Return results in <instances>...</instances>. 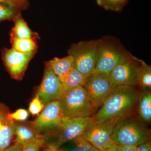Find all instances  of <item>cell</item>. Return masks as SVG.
<instances>
[{
    "label": "cell",
    "instance_id": "cell-8",
    "mask_svg": "<svg viewBox=\"0 0 151 151\" xmlns=\"http://www.w3.org/2000/svg\"><path fill=\"white\" fill-rule=\"evenodd\" d=\"M118 120H113L95 123L81 135L93 147L103 151L113 147L112 139L114 127Z\"/></svg>",
    "mask_w": 151,
    "mask_h": 151
},
{
    "label": "cell",
    "instance_id": "cell-24",
    "mask_svg": "<svg viewBox=\"0 0 151 151\" xmlns=\"http://www.w3.org/2000/svg\"><path fill=\"white\" fill-rule=\"evenodd\" d=\"M45 106L40 99L38 95L37 94L35 97L33 99L30 103L29 105V111L32 115H36L42 111Z\"/></svg>",
    "mask_w": 151,
    "mask_h": 151
},
{
    "label": "cell",
    "instance_id": "cell-14",
    "mask_svg": "<svg viewBox=\"0 0 151 151\" xmlns=\"http://www.w3.org/2000/svg\"><path fill=\"white\" fill-rule=\"evenodd\" d=\"M15 142L22 146L36 145L42 148L44 147V135L37 132L31 126L14 122Z\"/></svg>",
    "mask_w": 151,
    "mask_h": 151
},
{
    "label": "cell",
    "instance_id": "cell-23",
    "mask_svg": "<svg viewBox=\"0 0 151 151\" xmlns=\"http://www.w3.org/2000/svg\"><path fill=\"white\" fill-rule=\"evenodd\" d=\"M18 12V11L4 4H0V22L13 19Z\"/></svg>",
    "mask_w": 151,
    "mask_h": 151
},
{
    "label": "cell",
    "instance_id": "cell-3",
    "mask_svg": "<svg viewBox=\"0 0 151 151\" xmlns=\"http://www.w3.org/2000/svg\"><path fill=\"white\" fill-rule=\"evenodd\" d=\"M151 130L137 114L116 122L112 134L115 145L138 146L150 140Z\"/></svg>",
    "mask_w": 151,
    "mask_h": 151
},
{
    "label": "cell",
    "instance_id": "cell-5",
    "mask_svg": "<svg viewBox=\"0 0 151 151\" xmlns=\"http://www.w3.org/2000/svg\"><path fill=\"white\" fill-rule=\"evenodd\" d=\"M58 100L65 118L92 117L95 113L82 86H76L66 90Z\"/></svg>",
    "mask_w": 151,
    "mask_h": 151
},
{
    "label": "cell",
    "instance_id": "cell-9",
    "mask_svg": "<svg viewBox=\"0 0 151 151\" xmlns=\"http://www.w3.org/2000/svg\"><path fill=\"white\" fill-rule=\"evenodd\" d=\"M141 67V60L134 55L113 68L109 77L113 87L129 85L137 87L138 77Z\"/></svg>",
    "mask_w": 151,
    "mask_h": 151
},
{
    "label": "cell",
    "instance_id": "cell-10",
    "mask_svg": "<svg viewBox=\"0 0 151 151\" xmlns=\"http://www.w3.org/2000/svg\"><path fill=\"white\" fill-rule=\"evenodd\" d=\"M65 118L58 100L52 101L45 106L38 117L31 126L38 133L44 134L56 128Z\"/></svg>",
    "mask_w": 151,
    "mask_h": 151
},
{
    "label": "cell",
    "instance_id": "cell-6",
    "mask_svg": "<svg viewBox=\"0 0 151 151\" xmlns=\"http://www.w3.org/2000/svg\"><path fill=\"white\" fill-rule=\"evenodd\" d=\"M99 40L80 41L72 44L68 55L73 58L74 68L84 75L93 73L96 65Z\"/></svg>",
    "mask_w": 151,
    "mask_h": 151
},
{
    "label": "cell",
    "instance_id": "cell-11",
    "mask_svg": "<svg viewBox=\"0 0 151 151\" xmlns=\"http://www.w3.org/2000/svg\"><path fill=\"white\" fill-rule=\"evenodd\" d=\"M63 92V86L59 78L51 69L45 67L37 93L44 105L45 106L52 101L58 100Z\"/></svg>",
    "mask_w": 151,
    "mask_h": 151
},
{
    "label": "cell",
    "instance_id": "cell-33",
    "mask_svg": "<svg viewBox=\"0 0 151 151\" xmlns=\"http://www.w3.org/2000/svg\"><path fill=\"white\" fill-rule=\"evenodd\" d=\"M88 151H102L100 150L97 148L95 147H93V146H92L90 148V149H89V150Z\"/></svg>",
    "mask_w": 151,
    "mask_h": 151
},
{
    "label": "cell",
    "instance_id": "cell-32",
    "mask_svg": "<svg viewBox=\"0 0 151 151\" xmlns=\"http://www.w3.org/2000/svg\"><path fill=\"white\" fill-rule=\"evenodd\" d=\"M19 1L21 3L24 9H25L28 6V2L27 0H19Z\"/></svg>",
    "mask_w": 151,
    "mask_h": 151
},
{
    "label": "cell",
    "instance_id": "cell-25",
    "mask_svg": "<svg viewBox=\"0 0 151 151\" xmlns=\"http://www.w3.org/2000/svg\"><path fill=\"white\" fill-rule=\"evenodd\" d=\"M29 113L27 110L23 109H19L13 113L10 112L8 115L9 119L14 121H24L27 119Z\"/></svg>",
    "mask_w": 151,
    "mask_h": 151
},
{
    "label": "cell",
    "instance_id": "cell-34",
    "mask_svg": "<svg viewBox=\"0 0 151 151\" xmlns=\"http://www.w3.org/2000/svg\"><path fill=\"white\" fill-rule=\"evenodd\" d=\"M102 151H118L115 148V147H113L111 148L107 149V150H104Z\"/></svg>",
    "mask_w": 151,
    "mask_h": 151
},
{
    "label": "cell",
    "instance_id": "cell-16",
    "mask_svg": "<svg viewBox=\"0 0 151 151\" xmlns=\"http://www.w3.org/2000/svg\"><path fill=\"white\" fill-rule=\"evenodd\" d=\"M137 114L146 124L151 122V91H140L138 102Z\"/></svg>",
    "mask_w": 151,
    "mask_h": 151
},
{
    "label": "cell",
    "instance_id": "cell-19",
    "mask_svg": "<svg viewBox=\"0 0 151 151\" xmlns=\"http://www.w3.org/2000/svg\"><path fill=\"white\" fill-rule=\"evenodd\" d=\"M11 42L13 49L24 53H35L37 45L32 39H21L11 36Z\"/></svg>",
    "mask_w": 151,
    "mask_h": 151
},
{
    "label": "cell",
    "instance_id": "cell-29",
    "mask_svg": "<svg viewBox=\"0 0 151 151\" xmlns=\"http://www.w3.org/2000/svg\"><path fill=\"white\" fill-rule=\"evenodd\" d=\"M41 147L36 145H26L23 146L20 151H41Z\"/></svg>",
    "mask_w": 151,
    "mask_h": 151
},
{
    "label": "cell",
    "instance_id": "cell-18",
    "mask_svg": "<svg viewBox=\"0 0 151 151\" xmlns=\"http://www.w3.org/2000/svg\"><path fill=\"white\" fill-rule=\"evenodd\" d=\"M13 19L14 26L11 32V36L19 38L34 39V34L22 17L20 13L18 12Z\"/></svg>",
    "mask_w": 151,
    "mask_h": 151
},
{
    "label": "cell",
    "instance_id": "cell-26",
    "mask_svg": "<svg viewBox=\"0 0 151 151\" xmlns=\"http://www.w3.org/2000/svg\"><path fill=\"white\" fill-rule=\"evenodd\" d=\"M0 4L9 6L17 11L24 9L19 0H0Z\"/></svg>",
    "mask_w": 151,
    "mask_h": 151
},
{
    "label": "cell",
    "instance_id": "cell-31",
    "mask_svg": "<svg viewBox=\"0 0 151 151\" xmlns=\"http://www.w3.org/2000/svg\"><path fill=\"white\" fill-rule=\"evenodd\" d=\"M42 148L43 149L41 151H61L59 149L51 147H44Z\"/></svg>",
    "mask_w": 151,
    "mask_h": 151
},
{
    "label": "cell",
    "instance_id": "cell-30",
    "mask_svg": "<svg viewBox=\"0 0 151 151\" xmlns=\"http://www.w3.org/2000/svg\"><path fill=\"white\" fill-rule=\"evenodd\" d=\"M22 147L19 143L15 142L4 151H20Z\"/></svg>",
    "mask_w": 151,
    "mask_h": 151
},
{
    "label": "cell",
    "instance_id": "cell-22",
    "mask_svg": "<svg viewBox=\"0 0 151 151\" xmlns=\"http://www.w3.org/2000/svg\"><path fill=\"white\" fill-rule=\"evenodd\" d=\"M97 4L106 10L119 12L123 9L128 0H96Z\"/></svg>",
    "mask_w": 151,
    "mask_h": 151
},
{
    "label": "cell",
    "instance_id": "cell-28",
    "mask_svg": "<svg viewBox=\"0 0 151 151\" xmlns=\"http://www.w3.org/2000/svg\"><path fill=\"white\" fill-rule=\"evenodd\" d=\"M136 151H151V140L137 146Z\"/></svg>",
    "mask_w": 151,
    "mask_h": 151
},
{
    "label": "cell",
    "instance_id": "cell-15",
    "mask_svg": "<svg viewBox=\"0 0 151 151\" xmlns=\"http://www.w3.org/2000/svg\"><path fill=\"white\" fill-rule=\"evenodd\" d=\"M45 66L51 69L60 79L74 68L73 58L70 55L61 58H55L47 62Z\"/></svg>",
    "mask_w": 151,
    "mask_h": 151
},
{
    "label": "cell",
    "instance_id": "cell-21",
    "mask_svg": "<svg viewBox=\"0 0 151 151\" xmlns=\"http://www.w3.org/2000/svg\"><path fill=\"white\" fill-rule=\"evenodd\" d=\"M92 146L80 136L64 143L58 149L61 151H88Z\"/></svg>",
    "mask_w": 151,
    "mask_h": 151
},
{
    "label": "cell",
    "instance_id": "cell-17",
    "mask_svg": "<svg viewBox=\"0 0 151 151\" xmlns=\"http://www.w3.org/2000/svg\"><path fill=\"white\" fill-rule=\"evenodd\" d=\"M88 76L82 74L74 68L65 76L60 78L64 92L76 86L83 87Z\"/></svg>",
    "mask_w": 151,
    "mask_h": 151
},
{
    "label": "cell",
    "instance_id": "cell-12",
    "mask_svg": "<svg viewBox=\"0 0 151 151\" xmlns=\"http://www.w3.org/2000/svg\"><path fill=\"white\" fill-rule=\"evenodd\" d=\"M34 53H24L12 48L4 49L3 60L8 72L14 79L20 80L24 75L29 61Z\"/></svg>",
    "mask_w": 151,
    "mask_h": 151
},
{
    "label": "cell",
    "instance_id": "cell-4",
    "mask_svg": "<svg viewBox=\"0 0 151 151\" xmlns=\"http://www.w3.org/2000/svg\"><path fill=\"white\" fill-rule=\"evenodd\" d=\"M95 123L92 117L64 118L59 126L44 134V147L58 149L64 143L83 134Z\"/></svg>",
    "mask_w": 151,
    "mask_h": 151
},
{
    "label": "cell",
    "instance_id": "cell-2",
    "mask_svg": "<svg viewBox=\"0 0 151 151\" xmlns=\"http://www.w3.org/2000/svg\"><path fill=\"white\" fill-rule=\"evenodd\" d=\"M131 55L116 37H103L99 39L96 65L93 73L109 76L116 65L126 61Z\"/></svg>",
    "mask_w": 151,
    "mask_h": 151
},
{
    "label": "cell",
    "instance_id": "cell-20",
    "mask_svg": "<svg viewBox=\"0 0 151 151\" xmlns=\"http://www.w3.org/2000/svg\"><path fill=\"white\" fill-rule=\"evenodd\" d=\"M137 87L140 91H151V67L142 60L138 75Z\"/></svg>",
    "mask_w": 151,
    "mask_h": 151
},
{
    "label": "cell",
    "instance_id": "cell-27",
    "mask_svg": "<svg viewBox=\"0 0 151 151\" xmlns=\"http://www.w3.org/2000/svg\"><path fill=\"white\" fill-rule=\"evenodd\" d=\"M114 147L118 151H136L137 146L115 145Z\"/></svg>",
    "mask_w": 151,
    "mask_h": 151
},
{
    "label": "cell",
    "instance_id": "cell-1",
    "mask_svg": "<svg viewBox=\"0 0 151 151\" xmlns=\"http://www.w3.org/2000/svg\"><path fill=\"white\" fill-rule=\"evenodd\" d=\"M140 90L138 87L119 85L113 87L97 113L92 116L96 123L122 120L137 114Z\"/></svg>",
    "mask_w": 151,
    "mask_h": 151
},
{
    "label": "cell",
    "instance_id": "cell-13",
    "mask_svg": "<svg viewBox=\"0 0 151 151\" xmlns=\"http://www.w3.org/2000/svg\"><path fill=\"white\" fill-rule=\"evenodd\" d=\"M7 106L0 102V151H4L14 144V122L9 119Z\"/></svg>",
    "mask_w": 151,
    "mask_h": 151
},
{
    "label": "cell",
    "instance_id": "cell-7",
    "mask_svg": "<svg viewBox=\"0 0 151 151\" xmlns=\"http://www.w3.org/2000/svg\"><path fill=\"white\" fill-rule=\"evenodd\" d=\"M83 87L95 111L102 106L113 88L109 76L97 73L88 76Z\"/></svg>",
    "mask_w": 151,
    "mask_h": 151
}]
</instances>
